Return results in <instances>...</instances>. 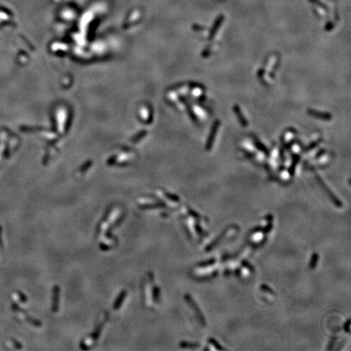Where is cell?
Instances as JSON below:
<instances>
[{
	"label": "cell",
	"instance_id": "cell-1",
	"mask_svg": "<svg viewBox=\"0 0 351 351\" xmlns=\"http://www.w3.org/2000/svg\"><path fill=\"white\" fill-rule=\"evenodd\" d=\"M219 126V120L215 121L214 124H213V126H212L211 130V133L210 135H209L207 141V146H206V149L207 150H210V149L211 148V146L212 144H213V141H214L215 137V134H216L217 133V129H218Z\"/></svg>",
	"mask_w": 351,
	"mask_h": 351
},
{
	"label": "cell",
	"instance_id": "cell-2",
	"mask_svg": "<svg viewBox=\"0 0 351 351\" xmlns=\"http://www.w3.org/2000/svg\"><path fill=\"white\" fill-rule=\"evenodd\" d=\"M308 113L312 116L318 118V119H323V120H330L332 119V115L328 113H324V112H319L315 110H308Z\"/></svg>",
	"mask_w": 351,
	"mask_h": 351
},
{
	"label": "cell",
	"instance_id": "cell-3",
	"mask_svg": "<svg viewBox=\"0 0 351 351\" xmlns=\"http://www.w3.org/2000/svg\"><path fill=\"white\" fill-rule=\"evenodd\" d=\"M233 110H234V112L236 113V116H237V118H238L239 121H240V123H241V124L242 126H244V127H245V126L248 125V122L246 121V119H245V117H244V115H243L242 112H241V109H240V107H239L238 106H234L233 107Z\"/></svg>",
	"mask_w": 351,
	"mask_h": 351
},
{
	"label": "cell",
	"instance_id": "cell-4",
	"mask_svg": "<svg viewBox=\"0 0 351 351\" xmlns=\"http://www.w3.org/2000/svg\"><path fill=\"white\" fill-rule=\"evenodd\" d=\"M54 296H53V311L55 312L58 310V301L60 298V288L57 285L54 287Z\"/></svg>",
	"mask_w": 351,
	"mask_h": 351
},
{
	"label": "cell",
	"instance_id": "cell-5",
	"mask_svg": "<svg viewBox=\"0 0 351 351\" xmlns=\"http://www.w3.org/2000/svg\"><path fill=\"white\" fill-rule=\"evenodd\" d=\"M125 296H126V291H122L121 294H119V296L118 297V298H117L116 301H115V303H114V307H113L114 310H118L119 307H121V304L122 303H123V301L124 300Z\"/></svg>",
	"mask_w": 351,
	"mask_h": 351
},
{
	"label": "cell",
	"instance_id": "cell-6",
	"mask_svg": "<svg viewBox=\"0 0 351 351\" xmlns=\"http://www.w3.org/2000/svg\"><path fill=\"white\" fill-rule=\"evenodd\" d=\"M222 19H223V17L221 16V18H219V19H218V20H217L216 22H215V24H214V27H213V29H211V35H210V38H213V36L215 34V32H216V30L218 29L219 28V24H220V22H222Z\"/></svg>",
	"mask_w": 351,
	"mask_h": 351
},
{
	"label": "cell",
	"instance_id": "cell-7",
	"mask_svg": "<svg viewBox=\"0 0 351 351\" xmlns=\"http://www.w3.org/2000/svg\"><path fill=\"white\" fill-rule=\"evenodd\" d=\"M255 146H257V148H258V150H262L263 152L266 153V154H267V149L266 148L265 146H263V144L261 143V142H259V141H258V140H255Z\"/></svg>",
	"mask_w": 351,
	"mask_h": 351
}]
</instances>
